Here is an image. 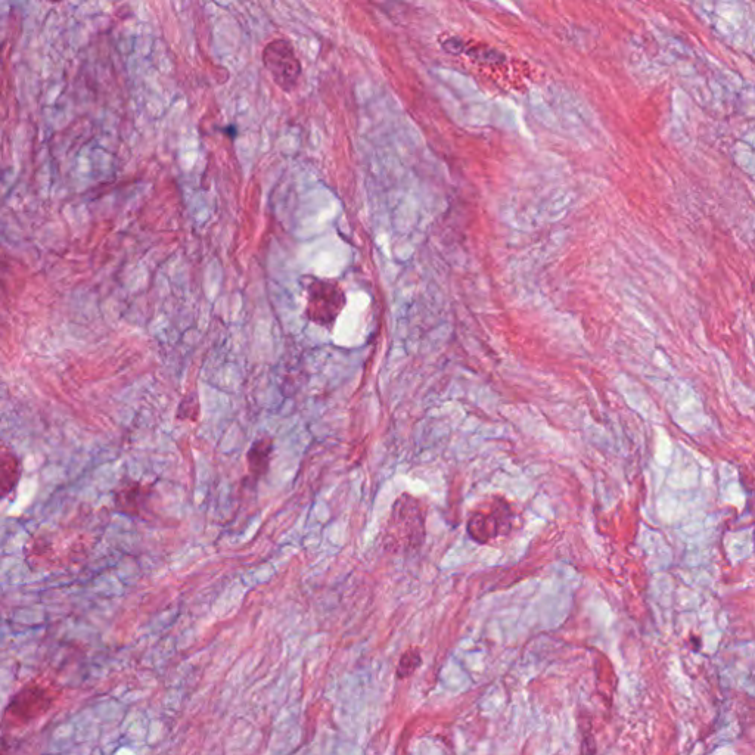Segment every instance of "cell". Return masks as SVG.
<instances>
[{"label": "cell", "instance_id": "6da1fadb", "mask_svg": "<svg viewBox=\"0 0 755 755\" xmlns=\"http://www.w3.org/2000/svg\"><path fill=\"white\" fill-rule=\"evenodd\" d=\"M424 512L421 503L410 494H403L394 503L390 521L385 528L384 546L390 552L415 551L424 543Z\"/></svg>", "mask_w": 755, "mask_h": 755}, {"label": "cell", "instance_id": "7a4b0ae2", "mask_svg": "<svg viewBox=\"0 0 755 755\" xmlns=\"http://www.w3.org/2000/svg\"><path fill=\"white\" fill-rule=\"evenodd\" d=\"M306 290V316L316 325L332 328L347 304L346 292L332 279L309 278Z\"/></svg>", "mask_w": 755, "mask_h": 755}, {"label": "cell", "instance_id": "3957f363", "mask_svg": "<svg viewBox=\"0 0 755 755\" xmlns=\"http://www.w3.org/2000/svg\"><path fill=\"white\" fill-rule=\"evenodd\" d=\"M55 699L57 697L52 694L51 689L39 683H29L12 697L6 707L3 723L8 726H23L34 722L51 710Z\"/></svg>", "mask_w": 755, "mask_h": 755}, {"label": "cell", "instance_id": "277c9868", "mask_svg": "<svg viewBox=\"0 0 755 755\" xmlns=\"http://www.w3.org/2000/svg\"><path fill=\"white\" fill-rule=\"evenodd\" d=\"M262 58L264 67L279 89L290 93L297 88L303 67L288 40L275 39L267 43Z\"/></svg>", "mask_w": 755, "mask_h": 755}, {"label": "cell", "instance_id": "5b68a950", "mask_svg": "<svg viewBox=\"0 0 755 755\" xmlns=\"http://www.w3.org/2000/svg\"><path fill=\"white\" fill-rule=\"evenodd\" d=\"M509 528V511L506 506L493 509L492 512H477L468 524L469 534L477 542H489L490 539L506 533Z\"/></svg>", "mask_w": 755, "mask_h": 755}, {"label": "cell", "instance_id": "8992f818", "mask_svg": "<svg viewBox=\"0 0 755 755\" xmlns=\"http://www.w3.org/2000/svg\"><path fill=\"white\" fill-rule=\"evenodd\" d=\"M151 496V489L138 481L127 480L114 492V505L127 517H142Z\"/></svg>", "mask_w": 755, "mask_h": 755}, {"label": "cell", "instance_id": "52a82bcc", "mask_svg": "<svg viewBox=\"0 0 755 755\" xmlns=\"http://www.w3.org/2000/svg\"><path fill=\"white\" fill-rule=\"evenodd\" d=\"M20 478V458L9 447L0 446V499L14 492Z\"/></svg>", "mask_w": 755, "mask_h": 755}, {"label": "cell", "instance_id": "ba28073f", "mask_svg": "<svg viewBox=\"0 0 755 755\" xmlns=\"http://www.w3.org/2000/svg\"><path fill=\"white\" fill-rule=\"evenodd\" d=\"M273 453V440L270 437L259 438L251 444L247 453L248 471L254 480H260L269 471Z\"/></svg>", "mask_w": 755, "mask_h": 755}, {"label": "cell", "instance_id": "9c48e42d", "mask_svg": "<svg viewBox=\"0 0 755 755\" xmlns=\"http://www.w3.org/2000/svg\"><path fill=\"white\" fill-rule=\"evenodd\" d=\"M422 658L418 649H409L402 655L399 661V667H397V677L399 679H406V677L412 676L418 667L421 666Z\"/></svg>", "mask_w": 755, "mask_h": 755}, {"label": "cell", "instance_id": "30bf717a", "mask_svg": "<svg viewBox=\"0 0 755 755\" xmlns=\"http://www.w3.org/2000/svg\"><path fill=\"white\" fill-rule=\"evenodd\" d=\"M469 57H474L477 61L483 62H500L503 57L499 52L492 51V49H478V51L468 52Z\"/></svg>", "mask_w": 755, "mask_h": 755}, {"label": "cell", "instance_id": "8fae6325", "mask_svg": "<svg viewBox=\"0 0 755 755\" xmlns=\"http://www.w3.org/2000/svg\"><path fill=\"white\" fill-rule=\"evenodd\" d=\"M49 2L58 3V2H64V0H49Z\"/></svg>", "mask_w": 755, "mask_h": 755}]
</instances>
